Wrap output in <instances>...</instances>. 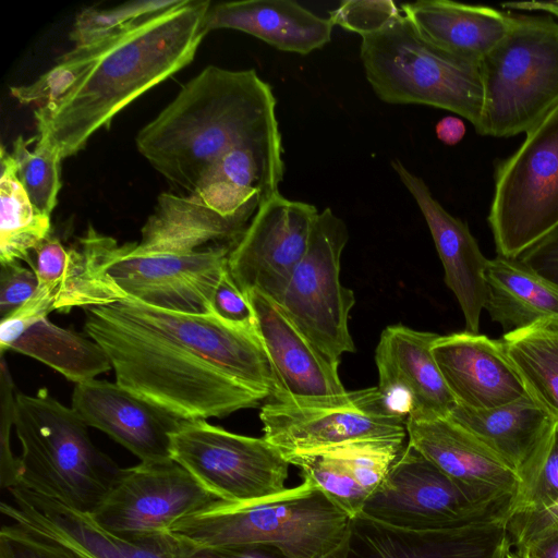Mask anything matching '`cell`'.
Here are the masks:
<instances>
[{"instance_id": "cell-20", "label": "cell", "mask_w": 558, "mask_h": 558, "mask_svg": "<svg viewBox=\"0 0 558 558\" xmlns=\"http://www.w3.org/2000/svg\"><path fill=\"white\" fill-rule=\"evenodd\" d=\"M260 342L270 362L279 401L314 403L347 393L331 363L291 322L280 304L252 291L246 294Z\"/></svg>"}, {"instance_id": "cell-17", "label": "cell", "mask_w": 558, "mask_h": 558, "mask_svg": "<svg viewBox=\"0 0 558 558\" xmlns=\"http://www.w3.org/2000/svg\"><path fill=\"white\" fill-rule=\"evenodd\" d=\"M439 335L388 326L375 352L378 389L388 408L411 420L448 417L457 401L432 353Z\"/></svg>"}, {"instance_id": "cell-46", "label": "cell", "mask_w": 558, "mask_h": 558, "mask_svg": "<svg viewBox=\"0 0 558 558\" xmlns=\"http://www.w3.org/2000/svg\"><path fill=\"white\" fill-rule=\"evenodd\" d=\"M518 259L558 288V227L524 251Z\"/></svg>"}, {"instance_id": "cell-48", "label": "cell", "mask_w": 558, "mask_h": 558, "mask_svg": "<svg viewBox=\"0 0 558 558\" xmlns=\"http://www.w3.org/2000/svg\"><path fill=\"white\" fill-rule=\"evenodd\" d=\"M465 134L463 121L453 116H447L436 124V135L446 145L458 144Z\"/></svg>"}, {"instance_id": "cell-49", "label": "cell", "mask_w": 558, "mask_h": 558, "mask_svg": "<svg viewBox=\"0 0 558 558\" xmlns=\"http://www.w3.org/2000/svg\"><path fill=\"white\" fill-rule=\"evenodd\" d=\"M505 9L523 10V11H541L551 16L558 17V1L549 2H509L501 4Z\"/></svg>"}, {"instance_id": "cell-28", "label": "cell", "mask_w": 558, "mask_h": 558, "mask_svg": "<svg viewBox=\"0 0 558 558\" xmlns=\"http://www.w3.org/2000/svg\"><path fill=\"white\" fill-rule=\"evenodd\" d=\"M401 12L425 39L476 63L501 40L511 23V12L449 0L403 3Z\"/></svg>"}, {"instance_id": "cell-29", "label": "cell", "mask_w": 558, "mask_h": 558, "mask_svg": "<svg viewBox=\"0 0 558 558\" xmlns=\"http://www.w3.org/2000/svg\"><path fill=\"white\" fill-rule=\"evenodd\" d=\"M448 417L475 435L517 473L557 423L529 396L488 410L457 404Z\"/></svg>"}, {"instance_id": "cell-24", "label": "cell", "mask_w": 558, "mask_h": 558, "mask_svg": "<svg viewBox=\"0 0 558 558\" xmlns=\"http://www.w3.org/2000/svg\"><path fill=\"white\" fill-rule=\"evenodd\" d=\"M432 353L459 405L488 410L527 396L499 339L453 332L438 336Z\"/></svg>"}, {"instance_id": "cell-9", "label": "cell", "mask_w": 558, "mask_h": 558, "mask_svg": "<svg viewBox=\"0 0 558 558\" xmlns=\"http://www.w3.org/2000/svg\"><path fill=\"white\" fill-rule=\"evenodd\" d=\"M171 457L227 504L246 505L283 493L289 461L267 439L243 436L206 420L182 421Z\"/></svg>"}, {"instance_id": "cell-40", "label": "cell", "mask_w": 558, "mask_h": 558, "mask_svg": "<svg viewBox=\"0 0 558 558\" xmlns=\"http://www.w3.org/2000/svg\"><path fill=\"white\" fill-rule=\"evenodd\" d=\"M14 384L8 365L1 357L0 367V484L11 489L19 483L20 463L11 450L10 430L14 426L15 410Z\"/></svg>"}, {"instance_id": "cell-13", "label": "cell", "mask_w": 558, "mask_h": 558, "mask_svg": "<svg viewBox=\"0 0 558 558\" xmlns=\"http://www.w3.org/2000/svg\"><path fill=\"white\" fill-rule=\"evenodd\" d=\"M259 417L264 438L283 454L407 436V418L388 408L378 387L314 403L269 399Z\"/></svg>"}, {"instance_id": "cell-8", "label": "cell", "mask_w": 558, "mask_h": 558, "mask_svg": "<svg viewBox=\"0 0 558 558\" xmlns=\"http://www.w3.org/2000/svg\"><path fill=\"white\" fill-rule=\"evenodd\" d=\"M499 160L487 217L498 256L518 258L558 227V107Z\"/></svg>"}, {"instance_id": "cell-1", "label": "cell", "mask_w": 558, "mask_h": 558, "mask_svg": "<svg viewBox=\"0 0 558 558\" xmlns=\"http://www.w3.org/2000/svg\"><path fill=\"white\" fill-rule=\"evenodd\" d=\"M84 310V332L106 353L116 383L182 421L223 417L276 393L259 337L214 313L133 298Z\"/></svg>"}, {"instance_id": "cell-3", "label": "cell", "mask_w": 558, "mask_h": 558, "mask_svg": "<svg viewBox=\"0 0 558 558\" xmlns=\"http://www.w3.org/2000/svg\"><path fill=\"white\" fill-rule=\"evenodd\" d=\"M277 133L275 95L255 70L208 65L140 130L136 147L163 178L190 193L228 151Z\"/></svg>"}, {"instance_id": "cell-37", "label": "cell", "mask_w": 558, "mask_h": 558, "mask_svg": "<svg viewBox=\"0 0 558 558\" xmlns=\"http://www.w3.org/2000/svg\"><path fill=\"white\" fill-rule=\"evenodd\" d=\"M95 59L92 46L74 47L52 69L35 82L12 86L11 95L21 104L54 102L63 97L90 68Z\"/></svg>"}, {"instance_id": "cell-45", "label": "cell", "mask_w": 558, "mask_h": 558, "mask_svg": "<svg viewBox=\"0 0 558 558\" xmlns=\"http://www.w3.org/2000/svg\"><path fill=\"white\" fill-rule=\"evenodd\" d=\"M512 547H522L531 539L558 530V501L538 512L511 514L507 521Z\"/></svg>"}, {"instance_id": "cell-31", "label": "cell", "mask_w": 558, "mask_h": 558, "mask_svg": "<svg viewBox=\"0 0 558 558\" xmlns=\"http://www.w3.org/2000/svg\"><path fill=\"white\" fill-rule=\"evenodd\" d=\"M499 341L527 396L558 422V323L537 322Z\"/></svg>"}, {"instance_id": "cell-19", "label": "cell", "mask_w": 558, "mask_h": 558, "mask_svg": "<svg viewBox=\"0 0 558 558\" xmlns=\"http://www.w3.org/2000/svg\"><path fill=\"white\" fill-rule=\"evenodd\" d=\"M508 517L459 527L410 531L360 513L351 518L342 558H505L512 548Z\"/></svg>"}, {"instance_id": "cell-2", "label": "cell", "mask_w": 558, "mask_h": 558, "mask_svg": "<svg viewBox=\"0 0 558 558\" xmlns=\"http://www.w3.org/2000/svg\"><path fill=\"white\" fill-rule=\"evenodd\" d=\"M210 1L181 0L92 46L95 59L59 100L35 111L39 134L62 159L85 147L133 100L192 62Z\"/></svg>"}, {"instance_id": "cell-34", "label": "cell", "mask_w": 558, "mask_h": 558, "mask_svg": "<svg viewBox=\"0 0 558 558\" xmlns=\"http://www.w3.org/2000/svg\"><path fill=\"white\" fill-rule=\"evenodd\" d=\"M34 138L20 135L12 146L15 174L32 204L43 214L51 216L61 189L60 163L62 158L45 135L38 134L33 150L28 145Z\"/></svg>"}, {"instance_id": "cell-4", "label": "cell", "mask_w": 558, "mask_h": 558, "mask_svg": "<svg viewBox=\"0 0 558 558\" xmlns=\"http://www.w3.org/2000/svg\"><path fill=\"white\" fill-rule=\"evenodd\" d=\"M351 517L304 481L262 501L211 509L178 521L170 534L196 546L263 544L289 558H342Z\"/></svg>"}, {"instance_id": "cell-33", "label": "cell", "mask_w": 558, "mask_h": 558, "mask_svg": "<svg viewBox=\"0 0 558 558\" xmlns=\"http://www.w3.org/2000/svg\"><path fill=\"white\" fill-rule=\"evenodd\" d=\"M0 159V262L3 265L24 260L32 269V255L51 235L50 216L32 204L16 178L12 155L4 146Z\"/></svg>"}, {"instance_id": "cell-18", "label": "cell", "mask_w": 558, "mask_h": 558, "mask_svg": "<svg viewBox=\"0 0 558 558\" xmlns=\"http://www.w3.org/2000/svg\"><path fill=\"white\" fill-rule=\"evenodd\" d=\"M408 444L449 476L471 499L510 510L519 475L475 435L449 417L405 423Z\"/></svg>"}, {"instance_id": "cell-14", "label": "cell", "mask_w": 558, "mask_h": 558, "mask_svg": "<svg viewBox=\"0 0 558 558\" xmlns=\"http://www.w3.org/2000/svg\"><path fill=\"white\" fill-rule=\"evenodd\" d=\"M107 275L129 298L148 305L190 314H211V301L231 246L191 253L135 254L130 243L99 234Z\"/></svg>"}, {"instance_id": "cell-27", "label": "cell", "mask_w": 558, "mask_h": 558, "mask_svg": "<svg viewBox=\"0 0 558 558\" xmlns=\"http://www.w3.org/2000/svg\"><path fill=\"white\" fill-rule=\"evenodd\" d=\"M204 29H234L287 52L307 54L330 41L333 24L296 1L245 0L211 4Z\"/></svg>"}, {"instance_id": "cell-35", "label": "cell", "mask_w": 558, "mask_h": 558, "mask_svg": "<svg viewBox=\"0 0 558 558\" xmlns=\"http://www.w3.org/2000/svg\"><path fill=\"white\" fill-rule=\"evenodd\" d=\"M518 475L519 487L509 515L538 512L558 501V422Z\"/></svg>"}, {"instance_id": "cell-25", "label": "cell", "mask_w": 558, "mask_h": 558, "mask_svg": "<svg viewBox=\"0 0 558 558\" xmlns=\"http://www.w3.org/2000/svg\"><path fill=\"white\" fill-rule=\"evenodd\" d=\"M405 447L404 439H364L283 456L301 469L304 481L352 518L362 512Z\"/></svg>"}, {"instance_id": "cell-44", "label": "cell", "mask_w": 558, "mask_h": 558, "mask_svg": "<svg viewBox=\"0 0 558 558\" xmlns=\"http://www.w3.org/2000/svg\"><path fill=\"white\" fill-rule=\"evenodd\" d=\"M174 558H289L280 549L263 544L196 546L174 537Z\"/></svg>"}, {"instance_id": "cell-38", "label": "cell", "mask_w": 558, "mask_h": 558, "mask_svg": "<svg viewBox=\"0 0 558 558\" xmlns=\"http://www.w3.org/2000/svg\"><path fill=\"white\" fill-rule=\"evenodd\" d=\"M401 11L391 0H350L329 12L335 25L363 36L377 33L392 23Z\"/></svg>"}, {"instance_id": "cell-22", "label": "cell", "mask_w": 558, "mask_h": 558, "mask_svg": "<svg viewBox=\"0 0 558 558\" xmlns=\"http://www.w3.org/2000/svg\"><path fill=\"white\" fill-rule=\"evenodd\" d=\"M14 505L2 502L12 522L60 542L88 558H174L171 534L132 541L98 525L88 513L23 487L9 489Z\"/></svg>"}, {"instance_id": "cell-41", "label": "cell", "mask_w": 558, "mask_h": 558, "mask_svg": "<svg viewBox=\"0 0 558 558\" xmlns=\"http://www.w3.org/2000/svg\"><path fill=\"white\" fill-rule=\"evenodd\" d=\"M211 311L225 322L258 336L255 311L234 282L228 267L215 290Z\"/></svg>"}, {"instance_id": "cell-7", "label": "cell", "mask_w": 558, "mask_h": 558, "mask_svg": "<svg viewBox=\"0 0 558 558\" xmlns=\"http://www.w3.org/2000/svg\"><path fill=\"white\" fill-rule=\"evenodd\" d=\"M484 101L476 133H526L558 107V22L511 13L508 32L480 61Z\"/></svg>"}, {"instance_id": "cell-16", "label": "cell", "mask_w": 558, "mask_h": 558, "mask_svg": "<svg viewBox=\"0 0 558 558\" xmlns=\"http://www.w3.org/2000/svg\"><path fill=\"white\" fill-rule=\"evenodd\" d=\"M317 214L314 205L279 192L260 205L228 256L229 272L245 295L257 291L281 303L307 251Z\"/></svg>"}, {"instance_id": "cell-30", "label": "cell", "mask_w": 558, "mask_h": 558, "mask_svg": "<svg viewBox=\"0 0 558 558\" xmlns=\"http://www.w3.org/2000/svg\"><path fill=\"white\" fill-rule=\"evenodd\" d=\"M485 279L484 310L505 333L542 320L558 323V288L518 258L489 259Z\"/></svg>"}, {"instance_id": "cell-39", "label": "cell", "mask_w": 558, "mask_h": 558, "mask_svg": "<svg viewBox=\"0 0 558 558\" xmlns=\"http://www.w3.org/2000/svg\"><path fill=\"white\" fill-rule=\"evenodd\" d=\"M0 558H88L84 554L17 523L0 530Z\"/></svg>"}, {"instance_id": "cell-26", "label": "cell", "mask_w": 558, "mask_h": 558, "mask_svg": "<svg viewBox=\"0 0 558 558\" xmlns=\"http://www.w3.org/2000/svg\"><path fill=\"white\" fill-rule=\"evenodd\" d=\"M34 254L38 287L53 295L56 311L106 305L129 298L107 275L99 232L92 226L75 246L65 247L51 234Z\"/></svg>"}, {"instance_id": "cell-15", "label": "cell", "mask_w": 558, "mask_h": 558, "mask_svg": "<svg viewBox=\"0 0 558 558\" xmlns=\"http://www.w3.org/2000/svg\"><path fill=\"white\" fill-rule=\"evenodd\" d=\"M509 512L507 508L489 507L471 499L433 462L407 444L361 513L398 529L436 531L508 517Z\"/></svg>"}, {"instance_id": "cell-12", "label": "cell", "mask_w": 558, "mask_h": 558, "mask_svg": "<svg viewBox=\"0 0 558 558\" xmlns=\"http://www.w3.org/2000/svg\"><path fill=\"white\" fill-rule=\"evenodd\" d=\"M225 502L173 459L121 469L89 515L105 530L132 541L170 534L180 520Z\"/></svg>"}, {"instance_id": "cell-23", "label": "cell", "mask_w": 558, "mask_h": 558, "mask_svg": "<svg viewBox=\"0 0 558 558\" xmlns=\"http://www.w3.org/2000/svg\"><path fill=\"white\" fill-rule=\"evenodd\" d=\"M391 167L428 226L444 267L445 283L459 302L466 331L480 333L481 314L487 296L485 271L489 259L482 253L468 225L450 215L420 177L398 159L391 161Z\"/></svg>"}, {"instance_id": "cell-21", "label": "cell", "mask_w": 558, "mask_h": 558, "mask_svg": "<svg viewBox=\"0 0 558 558\" xmlns=\"http://www.w3.org/2000/svg\"><path fill=\"white\" fill-rule=\"evenodd\" d=\"M71 408L86 426L106 433L141 462L172 459L170 435L182 420L117 383L94 378L76 384Z\"/></svg>"}, {"instance_id": "cell-6", "label": "cell", "mask_w": 558, "mask_h": 558, "mask_svg": "<svg viewBox=\"0 0 558 558\" xmlns=\"http://www.w3.org/2000/svg\"><path fill=\"white\" fill-rule=\"evenodd\" d=\"M360 57L380 100L445 109L478 126L484 101L480 63L435 46L402 13L362 37Z\"/></svg>"}, {"instance_id": "cell-36", "label": "cell", "mask_w": 558, "mask_h": 558, "mask_svg": "<svg viewBox=\"0 0 558 558\" xmlns=\"http://www.w3.org/2000/svg\"><path fill=\"white\" fill-rule=\"evenodd\" d=\"M181 0H138L110 9L85 8L70 32L74 47H85L117 35L135 23L177 5Z\"/></svg>"}, {"instance_id": "cell-43", "label": "cell", "mask_w": 558, "mask_h": 558, "mask_svg": "<svg viewBox=\"0 0 558 558\" xmlns=\"http://www.w3.org/2000/svg\"><path fill=\"white\" fill-rule=\"evenodd\" d=\"M38 288V279L33 269L20 262L1 265L0 271V316L5 317L29 300Z\"/></svg>"}, {"instance_id": "cell-5", "label": "cell", "mask_w": 558, "mask_h": 558, "mask_svg": "<svg viewBox=\"0 0 558 558\" xmlns=\"http://www.w3.org/2000/svg\"><path fill=\"white\" fill-rule=\"evenodd\" d=\"M86 427L72 408L61 404L47 389L34 396L16 392L14 428L22 453L15 487L93 513L121 468L93 444Z\"/></svg>"}, {"instance_id": "cell-11", "label": "cell", "mask_w": 558, "mask_h": 558, "mask_svg": "<svg viewBox=\"0 0 558 558\" xmlns=\"http://www.w3.org/2000/svg\"><path fill=\"white\" fill-rule=\"evenodd\" d=\"M344 221L330 208L318 211L307 251L280 306L299 330L333 364L355 351L349 332L354 293L340 282V259L348 242Z\"/></svg>"}, {"instance_id": "cell-32", "label": "cell", "mask_w": 558, "mask_h": 558, "mask_svg": "<svg viewBox=\"0 0 558 558\" xmlns=\"http://www.w3.org/2000/svg\"><path fill=\"white\" fill-rule=\"evenodd\" d=\"M10 350L32 356L76 384L111 369L104 350L90 338L43 318L29 327Z\"/></svg>"}, {"instance_id": "cell-47", "label": "cell", "mask_w": 558, "mask_h": 558, "mask_svg": "<svg viewBox=\"0 0 558 558\" xmlns=\"http://www.w3.org/2000/svg\"><path fill=\"white\" fill-rule=\"evenodd\" d=\"M515 550L524 558H558V530L535 537Z\"/></svg>"}, {"instance_id": "cell-10", "label": "cell", "mask_w": 558, "mask_h": 558, "mask_svg": "<svg viewBox=\"0 0 558 558\" xmlns=\"http://www.w3.org/2000/svg\"><path fill=\"white\" fill-rule=\"evenodd\" d=\"M265 201L240 187L217 163L186 195L161 193L131 243L135 254L191 253L213 245L233 246Z\"/></svg>"}, {"instance_id": "cell-42", "label": "cell", "mask_w": 558, "mask_h": 558, "mask_svg": "<svg viewBox=\"0 0 558 558\" xmlns=\"http://www.w3.org/2000/svg\"><path fill=\"white\" fill-rule=\"evenodd\" d=\"M54 310L53 295L44 288L38 287L33 296L13 312L1 318L0 323V352L3 355L29 327L38 320L46 318Z\"/></svg>"}]
</instances>
